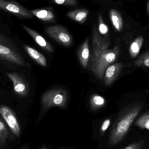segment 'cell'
<instances>
[{
  "label": "cell",
  "instance_id": "cell-3",
  "mask_svg": "<svg viewBox=\"0 0 149 149\" xmlns=\"http://www.w3.org/2000/svg\"><path fill=\"white\" fill-rule=\"evenodd\" d=\"M0 59L20 66L26 63L15 46L7 38L0 35Z\"/></svg>",
  "mask_w": 149,
  "mask_h": 149
},
{
  "label": "cell",
  "instance_id": "cell-12",
  "mask_svg": "<svg viewBox=\"0 0 149 149\" xmlns=\"http://www.w3.org/2000/svg\"><path fill=\"white\" fill-rule=\"evenodd\" d=\"M24 48L28 55L36 63L43 67H45L47 66V60L44 56H43L42 53L35 49L34 48H31L30 46L27 45H24Z\"/></svg>",
  "mask_w": 149,
  "mask_h": 149
},
{
  "label": "cell",
  "instance_id": "cell-18",
  "mask_svg": "<svg viewBox=\"0 0 149 149\" xmlns=\"http://www.w3.org/2000/svg\"><path fill=\"white\" fill-rule=\"evenodd\" d=\"M90 104L91 109L93 110H96L105 106L106 100L102 96L95 94L90 98Z\"/></svg>",
  "mask_w": 149,
  "mask_h": 149
},
{
  "label": "cell",
  "instance_id": "cell-17",
  "mask_svg": "<svg viewBox=\"0 0 149 149\" xmlns=\"http://www.w3.org/2000/svg\"><path fill=\"white\" fill-rule=\"evenodd\" d=\"M143 38L142 36H140L132 42L129 50L130 55L131 58H135L138 56L143 45Z\"/></svg>",
  "mask_w": 149,
  "mask_h": 149
},
{
  "label": "cell",
  "instance_id": "cell-6",
  "mask_svg": "<svg viewBox=\"0 0 149 149\" xmlns=\"http://www.w3.org/2000/svg\"><path fill=\"white\" fill-rule=\"evenodd\" d=\"M0 115L13 134L19 137L21 135V128L14 111L8 106L2 104L0 106Z\"/></svg>",
  "mask_w": 149,
  "mask_h": 149
},
{
  "label": "cell",
  "instance_id": "cell-11",
  "mask_svg": "<svg viewBox=\"0 0 149 149\" xmlns=\"http://www.w3.org/2000/svg\"><path fill=\"white\" fill-rule=\"evenodd\" d=\"M78 57L80 63L84 69L88 65L90 57L89 47V39L87 38L80 47L78 52Z\"/></svg>",
  "mask_w": 149,
  "mask_h": 149
},
{
  "label": "cell",
  "instance_id": "cell-27",
  "mask_svg": "<svg viewBox=\"0 0 149 149\" xmlns=\"http://www.w3.org/2000/svg\"><path fill=\"white\" fill-rule=\"evenodd\" d=\"M42 149H46V148H45V147H44V148H43Z\"/></svg>",
  "mask_w": 149,
  "mask_h": 149
},
{
  "label": "cell",
  "instance_id": "cell-9",
  "mask_svg": "<svg viewBox=\"0 0 149 149\" xmlns=\"http://www.w3.org/2000/svg\"><path fill=\"white\" fill-rule=\"evenodd\" d=\"M123 67V64L119 63L111 65L107 68L103 76L105 86H110L114 82L120 75Z\"/></svg>",
  "mask_w": 149,
  "mask_h": 149
},
{
  "label": "cell",
  "instance_id": "cell-16",
  "mask_svg": "<svg viewBox=\"0 0 149 149\" xmlns=\"http://www.w3.org/2000/svg\"><path fill=\"white\" fill-rule=\"evenodd\" d=\"M109 15L113 26L118 31H121L123 29V20L120 13L115 9H111L109 11Z\"/></svg>",
  "mask_w": 149,
  "mask_h": 149
},
{
  "label": "cell",
  "instance_id": "cell-10",
  "mask_svg": "<svg viewBox=\"0 0 149 149\" xmlns=\"http://www.w3.org/2000/svg\"><path fill=\"white\" fill-rule=\"evenodd\" d=\"M23 29L32 38L34 41L40 47L49 52H53L54 49L52 45L47 42L42 36L36 31L27 27L23 24H21Z\"/></svg>",
  "mask_w": 149,
  "mask_h": 149
},
{
  "label": "cell",
  "instance_id": "cell-7",
  "mask_svg": "<svg viewBox=\"0 0 149 149\" xmlns=\"http://www.w3.org/2000/svg\"><path fill=\"white\" fill-rule=\"evenodd\" d=\"M0 9L21 18H31L33 15L24 6L15 1H0Z\"/></svg>",
  "mask_w": 149,
  "mask_h": 149
},
{
  "label": "cell",
  "instance_id": "cell-1",
  "mask_svg": "<svg viewBox=\"0 0 149 149\" xmlns=\"http://www.w3.org/2000/svg\"><path fill=\"white\" fill-rule=\"evenodd\" d=\"M110 45L109 41L102 37L95 26L92 36L88 68L100 79L103 78L107 68L116 61L120 54V48L118 45L109 49Z\"/></svg>",
  "mask_w": 149,
  "mask_h": 149
},
{
  "label": "cell",
  "instance_id": "cell-20",
  "mask_svg": "<svg viewBox=\"0 0 149 149\" xmlns=\"http://www.w3.org/2000/svg\"><path fill=\"white\" fill-rule=\"evenodd\" d=\"M134 63L137 67H149V55L148 52H147L138 57L134 62Z\"/></svg>",
  "mask_w": 149,
  "mask_h": 149
},
{
  "label": "cell",
  "instance_id": "cell-23",
  "mask_svg": "<svg viewBox=\"0 0 149 149\" xmlns=\"http://www.w3.org/2000/svg\"><path fill=\"white\" fill-rule=\"evenodd\" d=\"M53 2L59 5L73 6L77 3L76 0H51Z\"/></svg>",
  "mask_w": 149,
  "mask_h": 149
},
{
  "label": "cell",
  "instance_id": "cell-13",
  "mask_svg": "<svg viewBox=\"0 0 149 149\" xmlns=\"http://www.w3.org/2000/svg\"><path fill=\"white\" fill-rule=\"evenodd\" d=\"M10 137L8 127L0 115V149H3L6 147Z\"/></svg>",
  "mask_w": 149,
  "mask_h": 149
},
{
  "label": "cell",
  "instance_id": "cell-25",
  "mask_svg": "<svg viewBox=\"0 0 149 149\" xmlns=\"http://www.w3.org/2000/svg\"><path fill=\"white\" fill-rule=\"evenodd\" d=\"M147 10H148V14L149 15V2L148 3V6H147Z\"/></svg>",
  "mask_w": 149,
  "mask_h": 149
},
{
  "label": "cell",
  "instance_id": "cell-14",
  "mask_svg": "<svg viewBox=\"0 0 149 149\" xmlns=\"http://www.w3.org/2000/svg\"><path fill=\"white\" fill-rule=\"evenodd\" d=\"M33 16L36 17L40 20L44 22H55V16L54 13L50 10L46 9H38L30 10Z\"/></svg>",
  "mask_w": 149,
  "mask_h": 149
},
{
  "label": "cell",
  "instance_id": "cell-22",
  "mask_svg": "<svg viewBox=\"0 0 149 149\" xmlns=\"http://www.w3.org/2000/svg\"><path fill=\"white\" fill-rule=\"evenodd\" d=\"M144 145L143 140H141L137 142L133 143L123 149H141Z\"/></svg>",
  "mask_w": 149,
  "mask_h": 149
},
{
  "label": "cell",
  "instance_id": "cell-5",
  "mask_svg": "<svg viewBox=\"0 0 149 149\" xmlns=\"http://www.w3.org/2000/svg\"><path fill=\"white\" fill-rule=\"evenodd\" d=\"M46 33L58 43L65 46L72 44V36L64 27L59 25L49 26L45 29Z\"/></svg>",
  "mask_w": 149,
  "mask_h": 149
},
{
  "label": "cell",
  "instance_id": "cell-19",
  "mask_svg": "<svg viewBox=\"0 0 149 149\" xmlns=\"http://www.w3.org/2000/svg\"><path fill=\"white\" fill-rule=\"evenodd\" d=\"M135 125L141 129L149 130V112L144 113L137 118Z\"/></svg>",
  "mask_w": 149,
  "mask_h": 149
},
{
  "label": "cell",
  "instance_id": "cell-4",
  "mask_svg": "<svg viewBox=\"0 0 149 149\" xmlns=\"http://www.w3.org/2000/svg\"><path fill=\"white\" fill-rule=\"evenodd\" d=\"M68 98V93L66 90L61 88L52 89L42 96V107L44 110H48L53 107H64L67 103Z\"/></svg>",
  "mask_w": 149,
  "mask_h": 149
},
{
  "label": "cell",
  "instance_id": "cell-8",
  "mask_svg": "<svg viewBox=\"0 0 149 149\" xmlns=\"http://www.w3.org/2000/svg\"><path fill=\"white\" fill-rule=\"evenodd\" d=\"M7 75L13 83L14 91L20 96H25L29 93V86L23 77L15 72H7Z\"/></svg>",
  "mask_w": 149,
  "mask_h": 149
},
{
  "label": "cell",
  "instance_id": "cell-2",
  "mask_svg": "<svg viewBox=\"0 0 149 149\" xmlns=\"http://www.w3.org/2000/svg\"><path fill=\"white\" fill-rule=\"evenodd\" d=\"M143 107V103L138 102L128 105L120 112L109 135V147H113L123 140Z\"/></svg>",
  "mask_w": 149,
  "mask_h": 149
},
{
  "label": "cell",
  "instance_id": "cell-26",
  "mask_svg": "<svg viewBox=\"0 0 149 149\" xmlns=\"http://www.w3.org/2000/svg\"><path fill=\"white\" fill-rule=\"evenodd\" d=\"M20 149H27V147H23V148H21Z\"/></svg>",
  "mask_w": 149,
  "mask_h": 149
},
{
  "label": "cell",
  "instance_id": "cell-21",
  "mask_svg": "<svg viewBox=\"0 0 149 149\" xmlns=\"http://www.w3.org/2000/svg\"><path fill=\"white\" fill-rule=\"evenodd\" d=\"M99 31L102 35H106L109 32V28L108 26L104 23L102 16L101 14H99Z\"/></svg>",
  "mask_w": 149,
  "mask_h": 149
},
{
  "label": "cell",
  "instance_id": "cell-29",
  "mask_svg": "<svg viewBox=\"0 0 149 149\" xmlns=\"http://www.w3.org/2000/svg\"><path fill=\"white\" fill-rule=\"evenodd\" d=\"M1 92H2V91H1V90H0V94H1Z\"/></svg>",
  "mask_w": 149,
  "mask_h": 149
},
{
  "label": "cell",
  "instance_id": "cell-28",
  "mask_svg": "<svg viewBox=\"0 0 149 149\" xmlns=\"http://www.w3.org/2000/svg\"><path fill=\"white\" fill-rule=\"evenodd\" d=\"M148 52V55H149V51H148L147 52Z\"/></svg>",
  "mask_w": 149,
  "mask_h": 149
},
{
  "label": "cell",
  "instance_id": "cell-15",
  "mask_svg": "<svg viewBox=\"0 0 149 149\" xmlns=\"http://www.w3.org/2000/svg\"><path fill=\"white\" fill-rule=\"evenodd\" d=\"M88 10L85 9H79L70 11L67 13V16L73 21L80 24H83L88 15Z\"/></svg>",
  "mask_w": 149,
  "mask_h": 149
},
{
  "label": "cell",
  "instance_id": "cell-30",
  "mask_svg": "<svg viewBox=\"0 0 149 149\" xmlns=\"http://www.w3.org/2000/svg\"><path fill=\"white\" fill-rule=\"evenodd\" d=\"M4 1V0H0V1Z\"/></svg>",
  "mask_w": 149,
  "mask_h": 149
},
{
  "label": "cell",
  "instance_id": "cell-24",
  "mask_svg": "<svg viewBox=\"0 0 149 149\" xmlns=\"http://www.w3.org/2000/svg\"><path fill=\"white\" fill-rule=\"evenodd\" d=\"M110 123H111V121L109 119H107L103 122L100 129L101 133L103 135L107 131V130L110 126Z\"/></svg>",
  "mask_w": 149,
  "mask_h": 149
}]
</instances>
